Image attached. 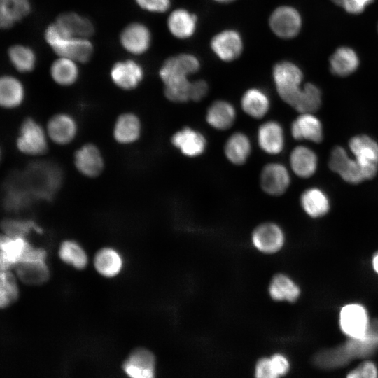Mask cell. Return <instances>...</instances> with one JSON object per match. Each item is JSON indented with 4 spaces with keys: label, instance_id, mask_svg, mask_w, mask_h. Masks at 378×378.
Segmentation results:
<instances>
[{
    "label": "cell",
    "instance_id": "cell-1",
    "mask_svg": "<svg viewBox=\"0 0 378 378\" xmlns=\"http://www.w3.org/2000/svg\"><path fill=\"white\" fill-rule=\"evenodd\" d=\"M378 351V318L370 321L365 335L349 338L344 344L321 350L313 357V363L323 370L344 367L354 359L367 358Z\"/></svg>",
    "mask_w": 378,
    "mask_h": 378
},
{
    "label": "cell",
    "instance_id": "cell-2",
    "mask_svg": "<svg viewBox=\"0 0 378 378\" xmlns=\"http://www.w3.org/2000/svg\"><path fill=\"white\" fill-rule=\"evenodd\" d=\"M200 68V60L190 53H181L165 59L159 69L165 97L175 102L186 99L192 83L188 76L197 72Z\"/></svg>",
    "mask_w": 378,
    "mask_h": 378
},
{
    "label": "cell",
    "instance_id": "cell-3",
    "mask_svg": "<svg viewBox=\"0 0 378 378\" xmlns=\"http://www.w3.org/2000/svg\"><path fill=\"white\" fill-rule=\"evenodd\" d=\"M22 172L27 187L35 200H52L62 183V170L48 161L31 162Z\"/></svg>",
    "mask_w": 378,
    "mask_h": 378
},
{
    "label": "cell",
    "instance_id": "cell-4",
    "mask_svg": "<svg viewBox=\"0 0 378 378\" xmlns=\"http://www.w3.org/2000/svg\"><path fill=\"white\" fill-rule=\"evenodd\" d=\"M272 78L279 97L292 106L302 88L303 73L300 68L288 60L279 62L273 66Z\"/></svg>",
    "mask_w": 378,
    "mask_h": 378
},
{
    "label": "cell",
    "instance_id": "cell-5",
    "mask_svg": "<svg viewBox=\"0 0 378 378\" xmlns=\"http://www.w3.org/2000/svg\"><path fill=\"white\" fill-rule=\"evenodd\" d=\"M47 132L34 118H26L21 123L16 139L18 150L28 155H41L48 148Z\"/></svg>",
    "mask_w": 378,
    "mask_h": 378
},
{
    "label": "cell",
    "instance_id": "cell-6",
    "mask_svg": "<svg viewBox=\"0 0 378 378\" xmlns=\"http://www.w3.org/2000/svg\"><path fill=\"white\" fill-rule=\"evenodd\" d=\"M349 148L360 165L365 180L378 172V143L367 134H357L349 141Z\"/></svg>",
    "mask_w": 378,
    "mask_h": 378
},
{
    "label": "cell",
    "instance_id": "cell-7",
    "mask_svg": "<svg viewBox=\"0 0 378 378\" xmlns=\"http://www.w3.org/2000/svg\"><path fill=\"white\" fill-rule=\"evenodd\" d=\"M2 204L10 212H19L27 209L35 200L24 182L22 172L10 173L3 186Z\"/></svg>",
    "mask_w": 378,
    "mask_h": 378
},
{
    "label": "cell",
    "instance_id": "cell-8",
    "mask_svg": "<svg viewBox=\"0 0 378 378\" xmlns=\"http://www.w3.org/2000/svg\"><path fill=\"white\" fill-rule=\"evenodd\" d=\"M370 323L368 311L360 304L349 303L344 305L340 309V328L348 338L358 339L363 337Z\"/></svg>",
    "mask_w": 378,
    "mask_h": 378
},
{
    "label": "cell",
    "instance_id": "cell-9",
    "mask_svg": "<svg viewBox=\"0 0 378 378\" xmlns=\"http://www.w3.org/2000/svg\"><path fill=\"white\" fill-rule=\"evenodd\" d=\"M269 25L276 36L290 39L295 37L300 31L302 18L294 7L281 6L271 13Z\"/></svg>",
    "mask_w": 378,
    "mask_h": 378
},
{
    "label": "cell",
    "instance_id": "cell-10",
    "mask_svg": "<svg viewBox=\"0 0 378 378\" xmlns=\"http://www.w3.org/2000/svg\"><path fill=\"white\" fill-rule=\"evenodd\" d=\"M152 33L149 27L141 22H132L121 31L119 41L127 52L141 55L147 52L151 46Z\"/></svg>",
    "mask_w": 378,
    "mask_h": 378
},
{
    "label": "cell",
    "instance_id": "cell-11",
    "mask_svg": "<svg viewBox=\"0 0 378 378\" xmlns=\"http://www.w3.org/2000/svg\"><path fill=\"white\" fill-rule=\"evenodd\" d=\"M328 166L345 182L358 184L365 181L362 169L355 160L349 155L346 150L340 146H335L330 154Z\"/></svg>",
    "mask_w": 378,
    "mask_h": 378
},
{
    "label": "cell",
    "instance_id": "cell-12",
    "mask_svg": "<svg viewBox=\"0 0 378 378\" xmlns=\"http://www.w3.org/2000/svg\"><path fill=\"white\" fill-rule=\"evenodd\" d=\"M122 369L131 378H153L156 373L155 356L146 348H136L124 360Z\"/></svg>",
    "mask_w": 378,
    "mask_h": 378
},
{
    "label": "cell",
    "instance_id": "cell-13",
    "mask_svg": "<svg viewBox=\"0 0 378 378\" xmlns=\"http://www.w3.org/2000/svg\"><path fill=\"white\" fill-rule=\"evenodd\" d=\"M252 244L260 252L273 254L279 251L285 243V234L282 228L272 222L261 223L252 232Z\"/></svg>",
    "mask_w": 378,
    "mask_h": 378
},
{
    "label": "cell",
    "instance_id": "cell-14",
    "mask_svg": "<svg viewBox=\"0 0 378 378\" xmlns=\"http://www.w3.org/2000/svg\"><path fill=\"white\" fill-rule=\"evenodd\" d=\"M109 75L116 87L124 90H132L141 83L145 72L142 65L136 61L125 59L115 62Z\"/></svg>",
    "mask_w": 378,
    "mask_h": 378
},
{
    "label": "cell",
    "instance_id": "cell-15",
    "mask_svg": "<svg viewBox=\"0 0 378 378\" xmlns=\"http://www.w3.org/2000/svg\"><path fill=\"white\" fill-rule=\"evenodd\" d=\"M31 245L27 237H13L0 233V271H13Z\"/></svg>",
    "mask_w": 378,
    "mask_h": 378
},
{
    "label": "cell",
    "instance_id": "cell-16",
    "mask_svg": "<svg viewBox=\"0 0 378 378\" xmlns=\"http://www.w3.org/2000/svg\"><path fill=\"white\" fill-rule=\"evenodd\" d=\"M211 49L222 61L229 62L237 59L242 53L243 39L239 31L225 29L216 34L211 40Z\"/></svg>",
    "mask_w": 378,
    "mask_h": 378
},
{
    "label": "cell",
    "instance_id": "cell-17",
    "mask_svg": "<svg viewBox=\"0 0 378 378\" xmlns=\"http://www.w3.org/2000/svg\"><path fill=\"white\" fill-rule=\"evenodd\" d=\"M290 178L287 168L280 163L266 164L260 174V186L270 195H283L289 187Z\"/></svg>",
    "mask_w": 378,
    "mask_h": 378
},
{
    "label": "cell",
    "instance_id": "cell-18",
    "mask_svg": "<svg viewBox=\"0 0 378 378\" xmlns=\"http://www.w3.org/2000/svg\"><path fill=\"white\" fill-rule=\"evenodd\" d=\"M92 262L96 272L100 276L108 279L118 276L125 265L122 255L118 250L111 246L99 248L95 253Z\"/></svg>",
    "mask_w": 378,
    "mask_h": 378
},
{
    "label": "cell",
    "instance_id": "cell-19",
    "mask_svg": "<svg viewBox=\"0 0 378 378\" xmlns=\"http://www.w3.org/2000/svg\"><path fill=\"white\" fill-rule=\"evenodd\" d=\"M77 128L76 122L71 115L60 113L49 119L46 132L52 141L59 145H66L74 140Z\"/></svg>",
    "mask_w": 378,
    "mask_h": 378
},
{
    "label": "cell",
    "instance_id": "cell-20",
    "mask_svg": "<svg viewBox=\"0 0 378 378\" xmlns=\"http://www.w3.org/2000/svg\"><path fill=\"white\" fill-rule=\"evenodd\" d=\"M74 164L77 170L88 177L99 175L104 165L99 149L92 144H86L76 151Z\"/></svg>",
    "mask_w": 378,
    "mask_h": 378
},
{
    "label": "cell",
    "instance_id": "cell-21",
    "mask_svg": "<svg viewBox=\"0 0 378 378\" xmlns=\"http://www.w3.org/2000/svg\"><path fill=\"white\" fill-rule=\"evenodd\" d=\"M171 141L182 154L190 158L202 154L206 146L204 136L199 131L189 127L177 131L172 136Z\"/></svg>",
    "mask_w": 378,
    "mask_h": 378
},
{
    "label": "cell",
    "instance_id": "cell-22",
    "mask_svg": "<svg viewBox=\"0 0 378 378\" xmlns=\"http://www.w3.org/2000/svg\"><path fill=\"white\" fill-rule=\"evenodd\" d=\"M290 132L296 140L320 143L323 138L322 123L313 113H300L293 121Z\"/></svg>",
    "mask_w": 378,
    "mask_h": 378
},
{
    "label": "cell",
    "instance_id": "cell-23",
    "mask_svg": "<svg viewBox=\"0 0 378 378\" xmlns=\"http://www.w3.org/2000/svg\"><path fill=\"white\" fill-rule=\"evenodd\" d=\"M13 272L19 281L29 286L41 285L50 278L47 260H31L20 262L15 267Z\"/></svg>",
    "mask_w": 378,
    "mask_h": 378
},
{
    "label": "cell",
    "instance_id": "cell-24",
    "mask_svg": "<svg viewBox=\"0 0 378 378\" xmlns=\"http://www.w3.org/2000/svg\"><path fill=\"white\" fill-rule=\"evenodd\" d=\"M31 0H0V29L12 28L31 12Z\"/></svg>",
    "mask_w": 378,
    "mask_h": 378
},
{
    "label": "cell",
    "instance_id": "cell-25",
    "mask_svg": "<svg viewBox=\"0 0 378 378\" xmlns=\"http://www.w3.org/2000/svg\"><path fill=\"white\" fill-rule=\"evenodd\" d=\"M258 142L265 153L275 155L281 153L284 147V134L281 125L270 120L260 125L258 130Z\"/></svg>",
    "mask_w": 378,
    "mask_h": 378
},
{
    "label": "cell",
    "instance_id": "cell-26",
    "mask_svg": "<svg viewBox=\"0 0 378 378\" xmlns=\"http://www.w3.org/2000/svg\"><path fill=\"white\" fill-rule=\"evenodd\" d=\"M197 17L185 8L173 10L167 21L171 34L179 39H187L192 36L197 29Z\"/></svg>",
    "mask_w": 378,
    "mask_h": 378
},
{
    "label": "cell",
    "instance_id": "cell-27",
    "mask_svg": "<svg viewBox=\"0 0 378 378\" xmlns=\"http://www.w3.org/2000/svg\"><path fill=\"white\" fill-rule=\"evenodd\" d=\"M25 98V89L20 79L14 76H0V107L13 109L19 107Z\"/></svg>",
    "mask_w": 378,
    "mask_h": 378
},
{
    "label": "cell",
    "instance_id": "cell-28",
    "mask_svg": "<svg viewBox=\"0 0 378 378\" xmlns=\"http://www.w3.org/2000/svg\"><path fill=\"white\" fill-rule=\"evenodd\" d=\"M268 293L273 300L295 302L300 295V288L288 275L279 273L272 278Z\"/></svg>",
    "mask_w": 378,
    "mask_h": 378
},
{
    "label": "cell",
    "instance_id": "cell-29",
    "mask_svg": "<svg viewBox=\"0 0 378 378\" xmlns=\"http://www.w3.org/2000/svg\"><path fill=\"white\" fill-rule=\"evenodd\" d=\"M54 52L58 57L69 58L77 63H86L92 57L94 46L88 38L72 36Z\"/></svg>",
    "mask_w": 378,
    "mask_h": 378
},
{
    "label": "cell",
    "instance_id": "cell-30",
    "mask_svg": "<svg viewBox=\"0 0 378 378\" xmlns=\"http://www.w3.org/2000/svg\"><path fill=\"white\" fill-rule=\"evenodd\" d=\"M290 164L293 172L299 177L309 178L313 176L318 167L316 153L304 146L293 148L290 155Z\"/></svg>",
    "mask_w": 378,
    "mask_h": 378
},
{
    "label": "cell",
    "instance_id": "cell-31",
    "mask_svg": "<svg viewBox=\"0 0 378 378\" xmlns=\"http://www.w3.org/2000/svg\"><path fill=\"white\" fill-rule=\"evenodd\" d=\"M300 204L304 211L314 218L324 216L330 208L328 196L316 187L307 188L302 193Z\"/></svg>",
    "mask_w": 378,
    "mask_h": 378
},
{
    "label": "cell",
    "instance_id": "cell-32",
    "mask_svg": "<svg viewBox=\"0 0 378 378\" xmlns=\"http://www.w3.org/2000/svg\"><path fill=\"white\" fill-rule=\"evenodd\" d=\"M360 64L359 58L354 50L342 46L335 50L329 59L331 73L335 76L345 77L354 73Z\"/></svg>",
    "mask_w": 378,
    "mask_h": 378
},
{
    "label": "cell",
    "instance_id": "cell-33",
    "mask_svg": "<svg viewBox=\"0 0 378 378\" xmlns=\"http://www.w3.org/2000/svg\"><path fill=\"white\" fill-rule=\"evenodd\" d=\"M141 132V124L138 116L132 113H125L117 118L113 128L115 140L122 144L135 142Z\"/></svg>",
    "mask_w": 378,
    "mask_h": 378
},
{
    "label": "cell",
    "instance_id": "cell-34",
    "mask_svg": "<svg viewBox=\"0 0 378 378\" xmlns=\"http://www.w3.org/2000/svg\"><path fill=\"white\" fill-rule=\"evenodd\" d=\"M236 118L234 107L225 100H217L209 107L206 120L212 127L218 130H225L230 128Z\"/></svg>",
    "mask_w": 378,
    "mask_h": 378
},
{
    "label": "cell",
    "instance_id": "cell-35",
    "mask_svg": "<svg viewBox=\"0 0 378 378\" xmlns=\"http://www.w3.org/2000/svg\"><path fill=\"white\" fill-rule=\"evenodd\" d=\"M55 20L75 37L89 38L95 31L92 22L87 17L76 12L61 13Z\"/></svg>",
    "mask_w": 378,
    "mask_h": 378
},
{
    "label": "cell",
    "instance_id": "cell-36",
    "mask_svg": "<svg viewBox=\"0 0 378 378\" xmlns=\"http://www.w3.org/2000/svg\"><path fill=\"white\" fill-rule=\"evenodd\" d=\"M58 256L62 262L77 270H84L89 258L85 249L74 239L64 240L58 248Z\"/></svg>",
    "mask_w": 378,
    "mask_h": 378
},
{
    "label": "cell",
    "instance_id": "cell-37",
    "mask_svg": "<svg viewBox=\"0 0 378 378\" xmlns=\"http://www.w3.org/2000/svg\"><path fill=\"white\" fill-rule=\"evenodd\" d=\"M241 106L243 111L254 118H261L268 112L270 101L267 94L259 88H250L241 97Z\"/></svg>",
    "mask_w": 378,
    "mask_h": 378
},
{
    "label": "cell",
    "instance_id": "cell-38",
    "mask_svg": "<svg viewBox=\"0 0 378 378\" xmlns=\"http://www.w3.org/2000/svg\"><path fill=\"white\" fill-rule=\"evenodd\" d=\"M50 74L52 80L63 87L74 85L79 77L77 62L69 58L58 57L51 64Z\"/></svg>",
    "mask_w": 378,
    "mask_h": 378
},
{
    "label": "cell",
    "instance_id": "cell-39",
    "mask_svg": "<svg viewBox=\"0 0 378 378\" xmlns=\"http://www.w3.org/2000/svg\"><path fill=\"white\" fill-rule=\"evenodd\" d=\"M7 55L11 65L20 73H30L36 68V52L28 46L14 44L8 48Z\"/></svg>",
    "mask_w": 378,
    "mask_h": 378
},
{
    "label": "cell",
    "instance_id": "cell-40",
    "mask_svg": "<svg viewBox=\"0 0 378 378\" xmlns=\"http://www.w3.org/2000/svg\"><path fill=\"white\" fill-rule=\"evenodd\" d=\"M251 150L248 136L242 132L232 134L227 140L224 151L227 160L232 164L240 165L245 163Z\"/></svg>",
    "mask_w": 378,
    "mask_h": 378
},
{
    "label": "cell",
    "instance_id": "cell-41",
    "mask_svg": "<svg viewBox=\"0 0 378 378\" xmlns=\"http://www.w3.org/2000/svg\"><path fill=\"white\" fill-rule=\"evenodd\" d=\"M321 91L316 85L307 83L302 86L292 107L300 113H314L321 106Z\"/></svg>",
    "mask_w": 378,
    "mask_h": 378
},
{
    "label": "cell",
    "instance_id": "cell-42",
    "mask_svg": "<svg viewBox=\"0 0 378 378\" xmlns=\"http://www.w3.org/2000/svg\"><path fill=\"white\" fill-rule=\"evenodd\" d=\"M18 282L13 271H0V309L10 307L19 299Z\"/></svg>",
    "mask_w": 378,
    "mask_h": 378
},
{
    "label": "cell",
    "instance_id": "cell-43",
    "mask_svg": "<svg viewBox=\"0 0 378 378\" xmlns=\"http://www.w3.org/2000/svg\"><path fill=\"white\" fill-rule=\"evenodd\" d=\"M0 229L4 234L13 237H27L32 231L43 232V229L34 220L19 218L3 219L0 222Z\"/></svg>",
    "mask_w": 378,
    "mask_h": 378
},
{
    "label": "cell",
    "instance_id": "cell-44",
    "mask_svg": "<svg viewBox=\"0 0 378 378\" xmlns=\"http://www.w3.org/2000/svg\"><path fill=\"white\" fill-rule=\"evenodd\" d=\"M377 377L378 369L376 365L370 360L361 363L347 374L349 378H377Z\"/></svg>",
    "mask_w": 378,
    "mask_h": 378
},
{
    "label": "cell",
    "instance_id": "cell-45",
    "mask_svg": "<svg viewBox=\"0 0 378 378\" xmlns=\"http://www.w3.org/2000/svg\"><path fill=\"white\" fill-rule=\"evenodd\" d=\"M134 1L140 8L152 13H165L172 4L171 0H134Z\"/></svg>",
    "mask_w": 378,
    "mask_h": 378
},
{
    "label": "cell",
    "instance_id": "cell-46",
    "mask_svg": "<svg viewBox=\"0 0 378 378\" xmlns=\"http://www.w3.org/2000/svg\"><path fill=\"white\" fill-rule=\"evenodd\" d=\"M274 377L286 375L290 370V364L288 357L283 354L276 353L270 357Z\"/></svg>",
    "mask_w": 378,
    "mask_h": 378
},
{
    "label": "cell",
    "instance_id": "cell-47",
    "mask_svg": "<svg viewBox=\"0 0 378 378\" xmlns=\"http://www.w3.org/2000/svg\"><path fill=\"white\" fill-rule=\"evenodd\" d=\"M254 372L255 376L258 378H275L270 357L260 358L255 363Z\"/></svg>",
    "mask_w": 378,
    "mask_h": 378
},
{
    "label": "cell",
    "instance_id": "cell-48",
    "mask_svg": "<svg viewBox=\"0 0 378 378\" xmlns=\"http://www.w3.org/2000/svg\"><path fill=\"white\" fill-rule=\"evenodd\" d=\"M209 91V85L204 80H197L192 82L190 100L200 102L204 99Z\"/></svg>",
    "mask_w": 378,
    "mask_h": 378
},
{
    "label": "cell",
    "instance_id": "cell-49",
    "mask_svg": "<svg viewBox=\"0 0 378 378\" xmlns=\"http://www.w3.org/2000/svg\"><path fill=\"white\" fill-rule=\"evenodd\" d=\"M374 0H345L341 7L351 14H360Z\"/></svg>",
    "mask_w": 378,
    "mask_h": 378
},
{
    "label": "cell",
    "instance_id": "cell-50",
    "mask_svg": "<svg viewBox=\"0 0 378 378\" xmlns=\"http://www.w3.org/2000/svg\"><path fill=\"white\" fill-rule=\"evenodd\" d=\"M372 266L374 272L378 274V251L376 252L372 256Z\"/></svg>",
    "mask_w": 378,
    "mask_h": 378
},
{
    "label": "cell",
    "instance_id": "cell-51",
    "mask_svg": "<svg viewBox=\"0 0 378 378\" xmlns=\"http://www.w3.org/2000/svg\"><path fill=\"white\" fill-rule=\"evenodd\" d=\"M217 3H220V4H229V3H231L235 0H213Z\"/></svg>",
    "mask_w": 378,
    "mask_h": 378
},
{
    "label": "cell",
    "instance_id": "cell-52",
    "mask_svg": "<svg viewBox=\"0 0 378 378\" xmlns=\"http://www.w3.org/2000/svg\"><path fill=\"white\" fill-rule=\"evenodd\" d=\"M333 4L342 6L345 0H330Z\"/></svg>",
    "mask_w": 378,
    "mask_h": 378
},
{
    "label": "cell",
    "instance_id": "cell-53",
    "mask_svg": "<svg viewBox=\"0 0 378 378\" xmlns=\"http://www.w3.org/2000/svg\"><path fill=\"white\" fill-rule=\"evenodd\" d=\"M1 157H2V151H1V148L0 147V162L1 160Z\"/></svg>",
    "mask_w": 378,
    "mask_h": 378
}]
</instances>
